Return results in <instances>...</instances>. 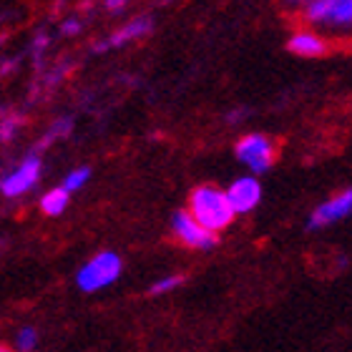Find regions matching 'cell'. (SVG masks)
<instances>
[{
    "label": "cell",
    "mask_w": 352,
    "mask_h": 352,
    "mask_svg": "<svg viewBox=\"0 0 352 352\" xmlns=\"http://www.w3.org/2000/svg\"><path fill=\"white\" fill-rule=\"evenodd\" d=\"M191 217L201 224V227L212 229V232H221L234 221V209L229 204V199L224 191L212 189V186H199L191 194Z\"/></svg>",
    "instance_id": "1"
},
{
    "label": "cell",
    "mask_w": 352,
    "mask_h": 352,
    "mask_svg": "<svg viewBox=\"0 0 352 352\" xmlns=\"http://www.w3.org/2000/svg\"><path fill=\"white\" fill-rule=\"evenodd\" d=\"M121 257L113 254V252H101V254H96L91 262L78 272V287H81L83 292H96V289H103V287L113 285L121 274Z\"/></svg>",
    "instance_id": "2"
},
{
    "label": "cell",
    "mask_w": 352,
    "mask_h": 352,
    "mask_svg": "<svg viewBox=\"0 0 352 352\" xmlns=\"http://www.w3.org/2000/svg\"><path fill=\"white\" fill-rule=\"evenodd\" d=\"M236 159L247 164L254 174H264V171H270L272 162H274V146L262 133H250L236 144Z\"/></svg>",
    "instance_id": "3"
},
{
    "label": "cell",
    "mask_w": 352,
    "mask_h": 352,
    "mask_svg": "<svg viewBox=\"0 0 352 352\" xmlns=\"http://www.w3.org/2000/svg\"><path fill=\"white\" fill-rule=\"evenodd\" d=\"M174 232L182 242H186L189 247H197V250H212L217 244V232L201 227L189 212L174 214Z\"/></svg>",
    "instance_id": "4"
},
{
    "label": "cell",
    "mask_w": 352,
    "mask_h": 352,
    "mask_svg": "<svg viewBox=\"0 0 352 352\" xmlns=\"http://www.w3.org/2000/svg\"><path fill=\"white\" fill-rule=\"evenodd\" d=\"M41 179V159L38 154H28V159L18 166V171H13L10 176H6L3 182H0V191L6 194V197H21L25 194L28 189H33Z\"/></svg>",
    "instance_id": "5"
},
{
    "label": "cell",
    "mask_w": 352,
    "mask_h": 352,
    "mask_svg": "<svg viewBox=\"0 0 352 352\" xmlns=\"http://www.w3.org/2000/svg\"><path fill=\"white\" fill-rule=\"evenodd\" d=\"M227 199L234 214H244V212H252L254 206L259 204V199H262V186L254 176H244V179H236L227 191Z\"/></svg>",
    "instance_id": "6"
},
{
    "label": "cell",
    "mask_w": 352,
    "mask_h": 352,
    "mask_svg": "<svg viewBox=\"0 0 352 352\" xmlns=\"http://www.w3.org/2000/svg\"><path fill=\"white\" fill-rule=\"evenodd\" d=\"M309 21H330L335 25H350L352 0H312L307 8Z\"/></svg>",
    "instance_id": "7"
},
{
    "label": "cell",
    "mask_w": 352,
    "mask_h": 352,
    "mask_svg": "<svg viewBox=\"0 0 352 352\" xmlns=\"http://www.w3.org/2000/svg\"><path fill=\"white\" fill-rule=\"evenodd\" d=\"M350 212H352V191H345V194L324 201L322 206H317L315 212H312V217H309V229H320L332 224V221L345 219Z\"/></svg>",
    "instance_id": "8"
},
{
    "label": "cell",
    "mask_w": 352,
    "mask_h": 352,
    "mask_svg": "<svg viewBox=\"0 0 352 352\" xmlns=\"http://www.w3.org/2000/svg\"><path fill=\"white\" fill-rule=\"evenodd\" d=\"M151 33V18H136L129 25H124L121 30H116L113 36L106 41V43H98L96 51H106V48H118V45L129 43V41H136V38H144Z\"/></svg>",
    "instance_id": "9"
},
{
    "label": "cell",
    "mask_w": 352,
    "mask_h": 352,
    "mask_svg": "<svg viewBox=\"0 0 352 352\" xmlns=\"http://www.w3.org/2000/svg\"><path fill=\"white\" fill-rule=\"evenodd\" d=\"M287 48L297 53V56H302V58H320V56L327 53V45H324L322 38L312 36V33H297V36H292Z\"/></svg>",
    "instance_id": "10"
},
{
    "label": "cell",
    "mask_w": 352,
    "mask_h": 352,
    "mask_svg": "<svg viewBox=\"0 0 352 352\" xmlns=\"http://www.w3.org/2000/svg\"><path fill=\"white\" fill-rule=\"evenodd\" d=\"M68 194H71V191H66L63 186L48 191V194H45V197L41 199V209H43V214H48V217H58V214L66 212Z\"/></svg>",
    "instance_id": "11"
},
{
    "label": "cell",
    "mask_w": 352,
    "mask_h": 352,
    "mask_svg": "<svg viewBox=\"0 0 352 352\" xmlns=\"http://www.w3.org/2000/svg\"><path fill=\"white\" fill-rule=\"evenodd\" d=\"M71 129H74V121H71V118H60V121H56V124H53V129L48 131V136H45V139L38 144L36 154L41 151V148L48 146V144H53L56 139H60V136H68V133H71Z\"/></svg>",
    "instance_id": "12"
},
{
    "label": "cell",
    "mask_w": 352,
    "mask_h": 352,
    "mask_svg": "<svg viewBox=\"0 0 352 352\" xmlns=\"http://www.w3.org/2000/svg\"><path fill=\"white\" fill-rule=\"evenodd\" d=\"M88 179H91V169H88V166H83V169H76V171H71V174L66 176V182H63V189H66V191L81 189Z\"/></svg>",
    "instance_id": "13"
},
{
    "label": "cell",
    "mask_w": 352,
    "mask_h": 352,
    "mask_svg": "<svg viewBox=\"0 0 352 352\" xmlns=\"http://www.w3.org/2000/svg\"><path fill=\"white\" fill-rule=\"evenodd\" d=\"M36 345H38V332L30 330V327H23V332L18 335V350L30 352L36 350Z\"/></svg>",
    "instance_id": "14"
},
{
    "label": "cell",
    "mask_w": 352,
    "mask_h": 352,
    "mask_svg": "<svg viewBox=\"0 0 352 352\" xmlns=\"http://www.w3.org/2000/svg\"><path fill=\"white\" fill-rule=\"evenodd\" d=\"M18 124H21V116H8L6 121H0V141H10L18 131Z\"/></svg>",
    "instance_id": "15"
},
{
    "label": "cell",
    "mask_w": 352,
    "mask_h": 352,
    "mask_svg": "<svg viewBox=\"0 0 352 352\" xmlns=\"http://www.w3.org/2000/svg\"><path fill=\"white\" fill-rule=\"evenodd\" d=\"M184 282V277H179V274H174V277H166V279H159L154 287H151V294H162V292H169V289H174V287H179Z\"/></svg>",
    "instance_id": "16"
},
{
    "label": "cell",
    "mask_w": 352,
    "mask_h": 352,
    "mask_svg": "<svg viewBox=\"0 0 352 352\" xmlns=\"http://www.w3.org/2000/svg\"><path fill=\"white\" fill-rule=\"evenodd\" d=\"M78 30H81V25H78L76 21H66L63 25H60V33H63V36H76Z\"/></svg>",
    "instance_id": "17"
},
{
    "label": "cell",
    "mask_w": 352,
    "mask_h": 352,
    "mask_svg": "<svg viewBox=\"0 0 352 352\" xmlns=\"http://www.w3.org/2000/svg\"><path fill=\"white\" fill-rule=\"evenodd\" d=\"M45 43H48V36H38L36 38V48H33V53H36V60L41 58V51H45Z\"/></svg>",
    "instance_id": "18"
},
{
    "label": "cell",
    "mask_w": 352,
    "mask_h": 352,
    "mask_svg": "<svg viewBox=\"0 0 352 352\" xmlns=\"http://www.w3.org/2000/svg\"><path fill=\"white\" fill-rule=\"evenodd\" d=\"M126 3H129V0H106V6H109L111 10H118V8L126 6Z\"/></svg>",
    "instance_id": "19"
},
{
    "label": "cell",
    "mask_w": 352,
    "mask_h": 352,
    "mask_svg": "<svg viewBox=\"0 0 352 352\" xmlns=\"http://www.w3.org/2000/svg\"><path fill=\"white\" fill-rule=\"evenodd\" d=\"M0 350H6V347H3V345H0Z\"/></svg>",
    "instance_id": "20"
}]
</instances>
